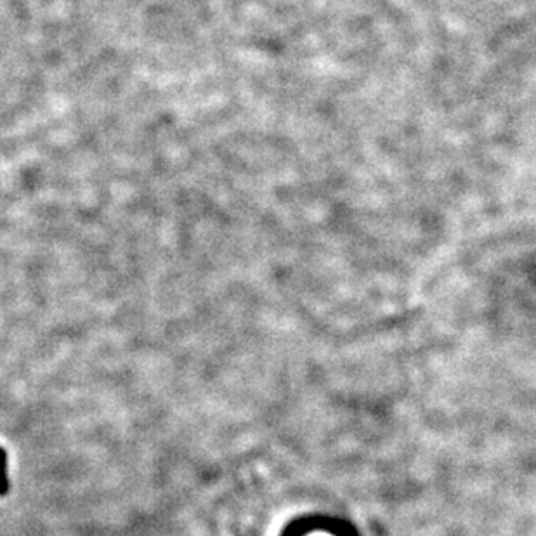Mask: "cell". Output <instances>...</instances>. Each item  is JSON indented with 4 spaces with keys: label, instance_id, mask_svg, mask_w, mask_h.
Instances as JSON below:
<instances>
[{
    "label": "cell",
    "instance_id": "6da1fadb",
    "mask_svg": "<svg viewBox=\"0 0 536 536\" xmlns=\"http://www.w3.org/2000/svg\"><path fill=\"white\" fill-rule=\"evenodd\" d=\"M9 490L8 474H6V453L0 448V495H6Z\"/></svg>",
    "mask_w": 536,
    "mask_h": 536
}]
</instances>
